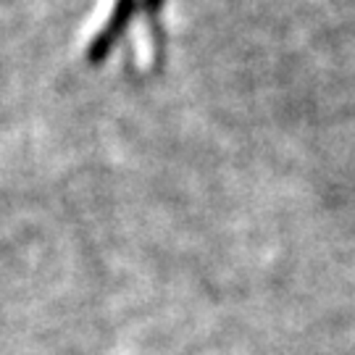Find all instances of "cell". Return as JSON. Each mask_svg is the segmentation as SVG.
<instances>
[{"mask_svg": "<svg viewBox=\"0 0 355 355\" xmlns=\"http://www.w3.org/2000/svg\"><path fill=\"white\" fill-rule=\"evenodd\" d=\"M142 8H145V0H116L114 11L108 16L105 26L89 42V51H87L89 64H103V58L114 51V45L124 37V32L140 16Z\"/></svg>", "mask_w": 355, "mask_h": 355, "instance_id": "obj_1", "label": "cell"}]
</instances>
